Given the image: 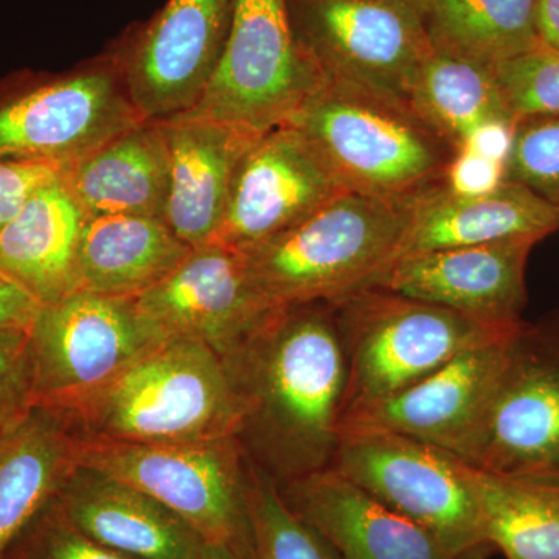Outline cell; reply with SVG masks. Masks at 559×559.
<instances>
[{"label": "cell", "instance_id": "25", "mask_svg": "<svg viewBox=\"0 0 559 559\" xmlns=\"http://www.w3.org/2000/svg\"><path fill=\"white\" fill-rule=\"evenodd\" d=\"M191 250L165 219L92 216L81 230L79 290L140 297L178 270Z\"/></svg>", "mask_w": 559, "mask_h": 559}, {"label": "cell", "instance_id": "31", "mask_svg": "<svg viewBox=\"0 0 559 559\" xmlns=\"http://www.w3.org/2000/svg\"><path fill=\"white\" fill-rule=\"evenodd\" d=\"M503 171L506 180L559 205V116L518 123Z\"/></svg>", "mask_w": 559, "mask_h": 559}, {"label": "cell", "instance_id": "20", "mask_svg": "<svg viewBox=\"0 0 559 559\" xmlns=\"http://www.w3.org/2000/svg\"><path fill=\"white\" fill-rule=\"evenodd\" d=\"M159 124L170 156L165 221L191 249L202 248L215 237L235 170L260 135L187 114Z\"/></svg>", "mask_w": 559, "mask_h": 559}, {"label": "cell", "instance_id": "19", "mask_svg": "<svg viewBox=\"0 0 559 559\" xmlns=\"http://www.w3.org/2000/svg\"><path fill=\"white\" fill-rule=\"evenodd\" d=\"M55 500L81 532L131 558L200 559L205 544L156 499L81 465Z\"/></svg>", "mask_w": 559, "mask_h": 559}, {"label": "cell", "instance_id": "37", "mask_svg": "<svg viewBox=\"0 0 559 559\" xmlns=\"http://www.w3.org/2000/svg\"><path fill=\"white\" fill-rule=\"evenodd\" d=\"M514 130H516V124L507 123V121L489 123L474 132L473 138L462 150H469L487 159L506 164L511 145H513Z\"/></svg>", "mask_w": 559, "mask_h": 559}, {"label": "cell", "instance_id": "38", "mask_svg": "<svg viewBox=\"0 0 559 559\" xmlns=\"http://www.w3.org/2000/svg\"><path fill=\"white\" fill-rule=\"evenodd\" d=\"M536 31L540 46L559 51V0H536Z\"/></svg>", "mask_w": 559, "mask_h": 559}, {"label": "cell", "instance_id": "11", "mask_svg": "<svg viewBox=\"0 0 559 559\" xmlns=\"http://www.w3.org/2000/svg\"><path fill=\"white\" fill-rule=\"evenodd\" d=\"M145 121L110 70L0 83V164H75Z\"/></svg>", "mask_w": 559, "mask_h": 559}, {"label": "cell", "instance_id": "2", "mask_svg": "<svg viewBox=\"0 0 559 559\" xmlns=\"http://www.w3.org/2000/svg\"><path fill=\"white\" fill-rule=\"evenodd\" d=\"M62 412L83 440L138 444L238 439L245 415L223 359L173 336Z\"/></svg>", "mask_w": 559, "mask_h": 559}, {"label": "cell", "instance_id": "16", "mask_svg": "<svg viewBox=\"0 0 559 559\" xmlns=\"http://www.w3.org/2000/svg\"><path fill=\"white\" fill-rule=\"evenodd\" d=\"M533 240L462 246L400 257L370 286L439 305L489 325L522 322Z\"/></svg>", "mask_w": 559, "mask_h": 559}, {"label": "cell", "instance_id": "13", "mask_svg": "<svg viewBox=\"0 0 559 559\" xmlns=\"http://www.w3.org/2000/svg\"><path fill=\"white\" fill-rule=\"evenodd\" d=\"M167 336L201 342L230 366L283 308L260 288L245 253L205 245L138 297Z\"/></svg>", "mask_w": 559, "mask_h": 559}, {"label": "cell", "instance_id": "18", "mask_svg": "<svg viewBox=\"0 0 559 559\" xmlns=\"http://www.w3.org/2000/svg\"><path fill=\"white\" fill-rule=\"evenodd\" d=\"M277 487L290 511L340 559H455L432 533L382 506L336 469Z\"/></svg>", "mask_w": 559, "mask_h": 559}, {"label": "cell", "instance_id": "28", "mask_svg": "<svg viewBox=\"0 0 559 559\" xmlns=\"http://www.w3.org/2000/svg\"><path fill=\"white\" fill-rule=\"evenodd\" d=\"M473 469L489 547L507 559H559V484Z\"/></svg>", "mask_w": 559, "mask_h": 559}, {"label": "cell", "instance_id": "4", "mask_svg": "<svg viewBox=\"0 0 559 559\" xmlns=\"http://www.w3.org/2000/svg\"><path fill=\"white\" fill-rule=\"evenodd\" d=\"M415 204L342 191L245 253L249 270L280 308L340 300L395 260Z\"/></svg>", "mask_w": 559, "mask_h": 559}, {"label": "cell", "instance_id": "33", "mask_svg": "<svg viewBox=\"0 0 559 559\" xmlns=\"http://www.w3.org/2000/svg\"><path fill=\"white\" fill-rule=\"evenodd\" d=\"M35 406L27 331L0 330V433Z\"/></svg>", "mask_w": 559, "mask_h": 559}, {"label": "cell", "instance_id": "15", "mask_svg": "<svg viewBox=\"0 0 559 559\" xmlns=\"http://www.w3.org/2000/svg\"><path fill=\"white\" fill-rule=\"evenodd\" d=\"M234 0H168L124 61V86L148 121L189 112L207 90Z\"/></svg>", "mask_w": 559, "mask_h": 559}, {"label": "cell", "instance_id": "22", "mask_svg": "<svg viewBox=\"0 0 559 559\" xmlns=\"http://www.w3.org/2000/svg\"><path fill=\"white\" fill-rule=\"evenodd\" d=\"M81 441L68 415L47 406L0 433V559L79 468Z\"/></svg>", "mask_w": 559, "mask_h": 559}, {"label": "cell", "instance_id": "30", "mask_svg": "<svg viewBox=\"0 0 559 559\" xmlns=\"http://www.w3.org/2000/svg\"><path fill=\"white\" fill-rule=\"evenodd\" d=\"M514 123L559 116V51L539 46L495 68Z\"/></svg>", "mask_w": 559, "mask_h": 559}, {"label": "cell", "instance_id": "39", "mask_svg": "<svg viewBox=\"0 0 559 559\" xmlns=\"http://www.w3.org/2000/svg\"><path fill=\"white\" fill-rule=\"evenodd\" d=\"M200 559H240L234 550L223 544L205 543Z\"/></svg>", "mask_w": 559, "mask_h": 559}, {"label": "cell", "instance_id": "6", "mask_svg": "<svg viewBox=\"0 0 559 559\" xmlns=\"http://www.w3.org/2000/svg\"><path fill=\"white\" fill-rule=\"evenodd\" d=\"M330 468L432 533L455 559H484L474 469L450 451L384 429L344 428Z\"/></svg>", "mask_w": 559, "mask_h": 559}, {"label": "cell", "instance_id": "8", "mask_svg": "<svg viewBox=\"0 0 559 559\" xmlns=\"http://www.w3.org/2000/svg\"><path fill=\"white\" fill-rule=\"evenodd\" d=\"M323 80L294 33L288 0H234L218 64L186 114L263 135L285 124Z\"/></svg>", "mask_w": 559, "mask_h": 559}, {"label": "cell", "instance_id": "24", "mask_svg": "<svg viewBox=\"0 0 559 559\" xmlns=\"http://www.w3.org/2000/svg\"><path fill=\"white\" fill-rule=\"evenodd\" d=\"M60 176L86 218L135 215L165 219L170 156L159 121H140L62 168Z\"/></svg>", "mask_w": 559, "mask_h": 559}, {"label": "cell", "instance_id": "9", "mask_svg": "<svg viewBox=\"0 0 559 559\" xmlns=\"http://www.w3.org/2000/svg\"><path fill=\"white\" fill-rule=\"evenodd\" d=\"M454 455L496 476L559 484V319L522 322L487 407Z\"/></svg>", "mask_w": 559, "mask_h": 559}, {"label": "cell", "instance_id": "29", "mask_svg": "<svg viewBox=\"0 0 559 559\" xmlns=\"http://www.w3.org/2000/svg\"><path fill=\"white\" fill-rule=\"evenodd\" d=\"M249 520V559H340L316 530L290 511L275 480L252 460Z\"/></svg>", "mask_w": 559, "mask_h": 559}, {"label": "cell", "instance_id": "12", "mask_svg": "<svg viewBox=\"0 0 559 559\" xmlns=\"http://www.w3.org/2000/svg\"><path fill=\"white\" fill-rule=\"evenodd\" d=\"M301 49L330 80L411 105L432 51L415 0H288Z\"/></svg>", "mask_w": 559, "mask_h": 559}, {"label": "cell", "instance_id": "17", "mask_svg": "<svg viewBox=\"0 0 559 559\" xmlns=\"http://www.w3.org/2000/svg\"><path fill=\"white\" fill-rule=\"evenodd\" d=\"M521 325L469 345L399 395L349 415L341 429L390 430L454 454L487 407Z\"/></svg>", "mask_w": 559, "mask_h": 559}, {"label": "cell", "instance_id": "32", "mask_svg": "<svg viewBox=\"0 0 559 559\" xmlns=\"http://www.w3.org/2000/svg\"><path fill=\"white\" fill-rule=\"evenodd\" d=\"M55 499L11 544L2 559H135L81 532Z\"/></svg>", "mask_w": 559, "mask_h": 559}, {"label": "cell", "instance_id": "21", "mask_svg": "<svg viewBox=\"0 0 559 559\" xmlns=\"http://www.w3.org/2000/svg\"><path fill=\"white\" fill-rule=\"evenodd\" d=\"M558 229L559 205L521 183L503 180L498 189L476 197L455 194L441 186L415 204L395 260L462 246L510 240L539 242Z\"/></svg>", "mask_w": 559, "mask_h": 559}, {"label": "cell", "instance_id": "7", "mask_svg": "<svg viewBox=\"0 0 559 559\" xmlns=\"http://www.w3.org/2000/svg\"><path fill=\"white\" fill-rule=\"evenodd\" d=\"M80 465L156 499L204 543L250 555V460L240 440L194 444L81 441Z\"/></svg>", "mask_w": 559, "mask_h": 559}, {"label": "cell", "instance_id": "1", "mask_svg": "<svg viewBox=\"0 0 559 559\" xmlns=\"http://www.w3.org/2000/svg\"><path fill=\"white\" fill-rule=\"evenodd\" d=\"M242 403L238 440L277 481L330 468L347 367L331 301L283 308L227 366Z\"/></svg>", "mask_w": 559, "mask_h": 559}, {"label": "cell", "instance_id": "36", "mask_svg": "<svg viewBox=\"0 0 559 559\" xmlns=\"http://www.w3.org/2000/svg\"><path fill=\"white\" fill-rule=\"evenodd\" d=\"M40 305L0 274V330L28 331Z\"/></svg>", "mask_w": 559, "mask_h": 559}, {"label": "cell", "instance_id": "23", "mask_svg": "<svg viewBox=\"0 0 559 559\" xmlns=\"http://www.w3.org/2000/svg\"><path fill=\"white\" fill-rule=\"evenodd\" d=\"M84 219L60 175L44 183L0 231V274L39 305L76 293Z\"/></svg>", "mask_w": 559, "mask_h": 559}, {"label": "cell", "instance_id": "26", "mask_svg": "<svg viewBox=\"0 0 559 559\" xmlns=\"http://www.w3.org/2000/svg\"><path fill=\"white\" fill-rule=\"evenodd\" d=\"M432 49L496 66L540 46L536 0H415Z\"/></svg>", "mask_w": 559, "mask_h": 559}, {"label": "cell", "instance_id": "34", "mask_svg": "<svg viewBox=\"0 0 559 559\" xmlns=\"http://www.w3.org/2000/svg\"><path fill=\"white\" fill-rule=\"evenodd\" d=\"M58 175L60 170L50 165L0 164V231L40 186Z\"/></svg>", "mask_w": 559, "mask_h": 559}, {"label": "cell", "instance_id": "10", "mask_svg": "<svg viewBox=\"0 0 559 559\" xmlns=\"http://www.w3.org/2000/svg\"><path fill=\"white\" fill-rule=\"evenodd\" d=\"M35 406L64 411L167 340L138 297L76 290L40 305L27 331Z\"/></svg>", "mask_w": 559, "mask_h": 559}, {"label": "cell", "instance_id": "3", "mask_svg": "<svg viewBox=\"0 0 559 559\" xmlns=\"http://www.w3.org/2000/svg\"><path fill=\"white\" fill-rule=\"evenodd\" d=\"M285 124L345 190L380 200L415 202L439 189L459 153L411 105L326 76Z\"/></svg>", "mask_w": 559, "mask_h": 559}, {"label": "cell", "instance_id": "14", "mask_svg": "<svg viewBox=\"0 0 559 559\" xmlns=\"http://www.w3.org/2000/svg\"><path fill=\"white\" fill-rule=\"evenodd\" d=\"M345 191L301 132L282 124L260 135L241 157L215 237L249 253Z\"/></svg>", "mask_w": 559, "mask_h": 559}, {"label": "cell", "instance_id": "5", "mask_svg": "<svg viewBox=\"0 0 559 559\" xmlns=\"http://www.w3.org/2000/svg\"><path fill=\"white\" fill-rule=\"evenodd\" d=\"M331 304L347 367L341 425L425 380L469 345L524 322L489 325L377 286Z\"/></svg>", "mask_w": 559, "mask_h": 559}, {"label": "cell", "instance_id": "27", "mask_svg": "<svg viewBox=\"0 0 559 559\" xmlns=\"http://www.w3.org/2000/svg\"><path fill=\"white\" fill-rule=\"evenodd\" d=\"M411 106L459 151L489 123L516 124L503 102L495 68L439 49H432L419 69Z\"/></svg>", "mask_w": 559, "mask_h": 559}, {"label": "cell", "instance_id": "35", "mask_svg": "<svg viewBox=\"0 0 559 559\" xmlns=\"http://www.w3.org/2000/svg\"><path fill=\"white\" fill-rule=\"evenodd\" d=\"M506 180L503 164L487 159L469 150H460L448 168L444 186L463 197L489 193Z\"/></svg>", "mask_w": 559, "mask_h": 559}]
</instances>
